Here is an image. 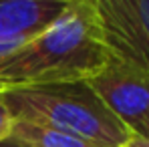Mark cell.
<instances>
[{"instance_id":"obj_1","label":"cell","mask_w":149,"mask_h":147,"mask_svg":"<svg viewBox=\"0 0 149 147\" xmlns=\"http://www.w3.org/2000/svg\"><path fill=\"white\" fill-rule=\"evenodd\" d=\"M93 0H79L49 30L0 61L2 87L87 81L109 61Z\"/></svg>"},{"instance_id":"obj_2","label":"cell","mask_w":149,"mask_h":147,"mask_svg":"<svg viewBox=\"0 0 149 147\" xmlns=\"http://www.w3.org/2000/svg\"><path fill=\"white\" fill-rule=\"evenodd\" d=\"M2 97L12 121L47 125L97 147H123L133 135L85 81L2 87Z\"/></svg>"},{"instance_id":"obj_3","label":"cell","mask_w":149,"mask_h":147,"mask_svg":"<svg viewBox=\"0 0 149 147\" xmlns=\"http://www.w3.org/2000/svg\"><path fill=\"white\" fill-rule=\"evenodd\" d=\"M85 83L131 133L149 123V75L141 69L111 54Z\"/></svg>"},{"instance_id":"obj_4","label":"cell","mask_w":149,"mask_h":147,"mask_svg":"<svg viewBox=\"0 0 149 147\" xmlns=\"http://www.w3.org/2000/svg\"><path fill=\"white\" fill-rule=\"evenodd\" d=\"M109 52L149 75V30L137 0H93Z\"/></svg>"},{"instance_id":"obj_5","label":"cell","mask_w":149,"mask_h":147,"mask_svg":"<svg viewBox=\"0 0 149 147\" xmlns=\"http://www.w3.org/2000/svg\"><path fill=\"white\" fill-rule=\"evenodd\" d=\"M79 0H0V38L26 45L56 24Z\"/></svg>"},{"instance_id":"obj_6","label":"cell","mask_w":149,"mask_h":147,"mask_svg":"<svg viewBox=\"0 0 149 147\" xmlns=\"http://www.w3.org/2000/svg\"><path fill=\"white\" fill-rule=\"evenodd\" d=\"M10 133L20 141H24L28 147H97L65 131L28 121H12Z\"/></svg>"},{"instance_id":"obj_7","label":"cell","mask_w":149,"mask_h":147,"mask_svg":"<svg viewBox=\"0 0 149 147\" xmlns=\"http://www.w3.org/2000/svg\"><path fill=\"white\" fill-rule=\"evenodd\" d=\"M10 129H12V117L8 113V107L4 103V97H2V85H0V139L10 135Z\"/></svg>"},{"instance_id":"obj_8","label":"cell","mask_w":149,"mask_h":147,"mask_svg":"<svg viewBox=\"0 0 149 147\" xmlns=\"http://www.w3.org/2000/svg\"><path fill=\"white\" fill-rule=\"evenodd\" d=\"M22 42H16V40H8V38H0V61L6 59L8 54H12L16 49H20Z\"/></svg>"},{"instance_id":"obj_9","label":"cell","mask_w":149,"mask_h":147,"mask_svg":"<svg viewBox=\"0 0 149 147\" xmlns=\"http://www.w3.org/2000/svg\"><path fill=\"white\" fill-rule=\"evenodd\" d=\"M0 147H28V145L10 133V135H6V137H2V139H0Z\"/></svg>"},{"instance_id":"obj_10","label":"cell","mask_w":149,"mask_h":147,"mask_svg":"<svg viewBox=\"0 0 149 147\" xmlns=\"http://www.w3.org/2000/svg\"><path fill=\"white\" fill-rule=\"evenodd\" d=\"M123 147H149V139L141 137V135H131V139Z\"/></svg>"},{"instance_id":"obj_11","label":"cell","mask_w":149,"mask_h":147,"mask_svg":"<svg viewBox=\"0 0 149 147\" xmlns=\"http://www.w3.org/2000/svg\"><path fill=\"white\" fill-rule=\"evenodd\" d=\"M137 6H139V12H141V18L149 30V0H137Z\"/></svg>"},{"instance_id":"obj_12","label":"cell","mask_w":149,"mask_h":147,"mask_svg":"<svg viewBox=\"0 0 149 147\" xmlns=\"http://www.w3.org/2000/svg\"><path fill=\"white\" fill-rule=\"evenodd\" d=\"M133 135H135V133H133ZM137 135H141V137H145V139H149V123L145 125V127H143V129H141V131H139V133H137Z\"/></svg>"}]
</instances>
